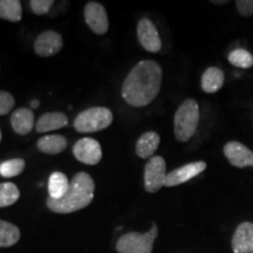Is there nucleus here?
I'll return each instance as SVG.
<instances>
[{"label": "nucleus", "mask_w": 253, "mask_h": 253, "mask_svg": "<svg viewBox=\"0 0 253 253\" xmlns=\"http://www.w3.org/2000/svg\"><path fill=\"white\" fill-rule=\"evenodd\" d=\"M162 68L153 60H142L131 69L122 84V97L132 107H145L160 93Z\"/></svg>", "instance_id": "f257e3e1"}, {"label": "nucleus", "mask_w": 253, "mask_h": 253, "mask_svg": "<svg viewBox=\"0 0 253 253\" xmlns=\"http://www.w3.org/2000/svg\"><path fill=\"white\" fill-rule=\"evenodd\" d=\"M95 183L87 172L73 177L67 194L61 199H47V207L55 213H72L88 207L94 198Z\"/></svg>", "instance_id": "f03ea898"}, {"label": "nucleus", "mask_w": 253, "mask_h": 253, "mask_svg": "<svg viewBox=\"0 0 253 253\" xmlns=\"http://www.w3.org/2000/svg\"><path fill=\"white\" fill-rule=\"evenodd\" d=\"M199 107L195 100L188 99L178 107L173 119V132L179 142H188L197 130Z\"/></svg>", "instance_id": "7ed1b4c3"}, {"label": "nucleus", "mask_w": 253, "mask_h": 253, "mask_svg": "<svg viewBox=\"0 0 253 253\" xmlns=\"http://www.w3.org/2000/svg\"><path fill=\"white\" fill-rule=\"evenodd\" d=\"M113 122V113L106 107H93L79 114L74 128L79 132H96L108 128Z\"/></svg>", "instance_id": "20e7f679"}, {"label": "nucleus", "mask_w": 253, "mask_h": 253, "mask_svg": "<svg viewBox=\"0 0 253 253\" xmlns=\"http://www.w3.org/2000/svg\"><path fill=\"white\" fill-rule=\"evenodd\" d=\"M157 235L156 224H153V227L145 233H126L118 240L116 250L119 253H151Z\"/></svg>", "instance_id": "39448f33"}, {"label": "nucleus", "mask_w": 253, "mask_h": 253, "mask_svg": "<svg viewBox=\"0 0 253 253\" xmlns=\"http://www.w3.org/2000/svg\"><path fill=\"white\" fill-rule=\"evenodd\" d=\"M167 164L163 157H151L144 168V188L150 194H155L164 186L167 178Z\"/></svg>", "instance_id": "423d86ee"}, {"label": "nucleus", "mask_w": 253, "mask_h": 253, "mask_svg": "<svg viewBox=\"0 0 253 253\" xmlns=\"http://www.w3.org/2000/svg\"><path fill=\"white\" fill-rule=\"evenodd\" d=\"M73 154L79 162L95 166L102 158V149L99 142L94 138L84 137L79 140L73 147Z\"/></svg>", "instance_id": "0eeeda50"}, {"label": "nucleus", "mask_w": 253, "mask_h": 253, "mask_svg": "<svg viewBox=\"0 0 253 253\" xmlns=\"http://www.w3.org/2000/svg\"><path fill=\"white\" fill-rule=\"evenodd\" d=\"M137 38L141 46L150 53H157L162 48V41L157 28L149 19H141L137 25Z\"/></svg>", "instance_id": "6e6552de"}, {"label": "nucleus", "mask_w": 253, "mask_h": 253, "mask_svg": "<svg viewBox=\"0 0 253 253\" xmlns=\"http://www.w3.org/2000/svg\"><path fill=\"white\" fill-rule=\"evenodd\" d=\"M84 20L95 34L102 36L108 31V15L103 6L99 2H88L84 7Z\"/></svg>", "instance_id": "1a4fd4ad"}, {"label": "nucleus", "mask_w": 253, "mask_h": 253, "mask_svg": "<svg viewBox=\"0 0 253 253\" xmlns=\"http://www.w3.org/2000/svg\"><path fill=\"white\" fill-rule=\"evenodd\" d=\"M205 169H207V163L203 162V161L188 163L181 168H177V169L172 170L171 172L168 173L164 186L181 185L183 183H186L190 179H192L194 177L198 176Z\"/></svg>", "instance_id": "9d476101"}, {"label": "nucleus", "mask_w": 253, "mask_h": 253, "mask_svg": "<svg viewBox=\"0 0 253 253\" xmlns=\"http://www.w3.org/2000/svg\"><path fill=\"white\" fill-rule=\"evenodd\" d=\"M62 37L58 32L46 31L41 33L34 41V52L39 56H52L58 54L62 48Z\"/></svg>", "instance_id": "9b49d317"}, {"label": "nucleus", "mask_w": 253, "mask_h": 253, "mask_svg": "<svg viewBox=\"0 0 253 253\" xmlns=\"http://www.w3.org/2000/svg\"><path fill=\"white\" fill-rule=\"evenodd\" d=\"M224 155L231 166L237 168H246L253 166V151L246 145L237 141H231L224 145Z\"/></svg>", "instance_id": "f8f14e48"}, {"label": "nucleus", "mask_w": 253, "mask_h": 253, "mask_svg": "<svg viewBox=\"0 0 253 253\" xmlns=\"http://www.w3.org/2000/svg\"><path fill=\"white\" fill-rule=\"evenodd\" d=\"M232 251L235 253H252L253 252V224L244 221L239 224L232 240H231Z\"/></svg>", "instance_id": "ddd939ff"}, {"label": "nucleus", "mask_w": 253, "mask_h": 253, "mask_svg": "<svg viewBox=\"0 0 253 253\" xmlns=\"http://www.w3.org/2000/svg\"><path fill=\"white\" fill-rule=\"evenodd\" d=\"M68 125V118L66 114L53 112L46 113L41 115L36 125V130L38 132H48L53 130H58Z\"/></svg>", "instance_id": "4468645a"}, {"label": "nucleus", "mask_w": 253, "mask_h": 253, "mask_svg": "<svg viewBox=\"0 0 253 253\" xmlns=\"http://www.w3.org/2000/svg\"><path fill=\"white\" fill-rule=\"evenodd\" d=\"M161 137L157 132L155 131H147L138 138L137 143H136V154L138 157L147 158L154 157L153 155L156 153L158 149V145H160Z\"/></svg>", "instance_id": "2eb2a0df"}, {"label": "nucleus", "mask_w": 253, "mask_h": 253, "mask_svg": "<svg viewBox=\"0 0 253 253\" xmlns=\"http://www.w3.org/2000/svg\"><path fill=\"white\" fill-rule=\"evenodd\" d=\"M11 125L19 135H27L34 126L33 112L28 108H19L12 114Z\"/></svg>", "instance_id": "dca6fc26"}, {"label": "nucleus", "mask_w": 253, "mask_h": 253, "mask_svg": "<svg viewBox=\"0 0 253 253\" xmlns=\"http://www.w3.org/2000/svg\"><path fill=\"white\" fill-rule=\"evenodd\" d=\"M224 73L218 67H209L202 75V89L208 94L217 93L224 84Z\"/></svg>", "instance_id": "f3484780"}, {"label": "nucleus", "mask_w": 253, "mask_h": 253, "mask_svg": "<svg viewBox=\"0 0 253 253\" xmlns=\"http://www.w3.org/2000/svg\"><path fill=\"white\" fill-rule=\"evenodd\" d=\"M38 148L43 154L58 155L67 147V140L62 135H47L38 141Z\"/></svg>", "instance_id": "a211bd4d"}, {"label": "nucleus", "mask_w": 253, "mask_h": 253, "mask_svg": "<svg viewBox=\"0 0 253 253\" xmlns=\"http://www.w3.org/2000/svg\"><path fill=\"white\" fill-rule=\"evenodd\" d=\"M69 184L71 182L68 181L67 176L62 172H53L49 176L48 181V192L49 197L52 199H61L63 196L67 194Z\"/></svg>", "instance_id": "6ab92c4d"}, {"label": "nucleus", "mask_w": 253, "mask_h": 253, "mask_svg": "<svg viewBox=\"0 0 253 253\" xmlns=\"http://www.w3.org/2000/svg\"><path fill=\"white\" fill-rule=\"evenodd\" d=\"M23 17V7L19 0H0V18L8 21H19Z\"/></svg>", "instance_id": "aec40b11"}, {"label": "nucleus", "mask_w": 253, "mask_h": 253, "mask_svg": "<svg viewBox=\"0 0 253 253\" xmlns=\"http://www.w3.org/2000/svg\"><path fill=\"white\" fill-rule=\"evenodd\" d=\"M20 238V231L13 224L0 220V248H8L17 244Z\"/></svg>", "instance_id": "412c9836"}, {"label": "nucleus", "mask_w": 253, "mask_h": 253, "mask_svg": "<svg viewBox=\"0 0 253 253\" xmlns=\"http://www.w3.org/2000/svg\"><path fill=\"white\" fill-rule=\"evenodd\" d=\"M19 197H20V192L14 183L6 182L0 184V208L13 205Z\"/></svg>", "instance_id": "4be33fe9"}, {"label": "nucleus", "mask_w": 253, "mask_h": 253, "mask_svg": "<svg viewBox=\"0 0 253 253\" xmlns=\"http://www.w3.org/2000/svg\"><path fill=\"white\" fill-rule=\"evenodd\" d=\"M227 60L231 65L238 68L248 69L253 66V55L249 50L243 48H237L230 52Z\"/></svg>", "instance_id": "5701e85b"}, {"label": "nucleus", "mask_w": 253, "mask_h": 253, "mask_svg": "<svg viewBox=\"0 0 253 253\" xmlns=\"http://www.w3.org/2000/svg\"><path fill=\"white\" fill-rule=\"evenodd\" d=\"M25 167H26V163L21 158L8 160L0 164V175L2 177H7V178L15 177L24 171Z\"/></svg>", "instance_id": "b1692460"}, {"label": "nucleus", "mask_w": 253, "mask_h": 253, "mask_svg": "<svg viewBox=\"0 0 253 253\" xmlns=\"http://www.w3.org/2000/svg\"><path fill=\"white\" fill-rule=\"evenodd\" d=\"M15 103L14 97L7 91H0V116L6 115L13 109Z\"/></svg>", "instance_id": "393cba45"}, {"label": "nucleus", "mask_w": 253, "mask_h": 253, "mask_svg": "<svg viewBox=\"0 0 253 253\" xmlns=\"http://www.w3.org/2000/svg\"><path fill=\"white\" fill-rule=\"evenodd\" d=\"M32 11L37 15H43L49 11L52 7V0H32L30 2Z\"/></svg>", "instance_id": "a878e982"}, {"label": "nucleus", "mask_w": 253, "mask_h": 253, "mask_svg": "<svg viewBox=\"0 0 253 253\" xmlns=\"http://www.w3.org/2000/svg\"><path fill=\"white\" fill-rule=\"evenodd\" d=\"M236 6L239 14L243 17L253 15V0H237Z\"/></svg>", "instance_id": "bb28decb"}, {"label": "nucleus", "mask_w": 253, "mask_h": 253, "mask_svg": "<svg viewBox=\"0 0 253 253\" xmlns=\"http://www.w3.org/2000/svg\"><path fill=\"white\" fill-rule=\"evenodd\" d=\"M39 106H40V102L38 100H32L31 101V107H32V108L37 109Z\"/></svg>", "instance_id": "cd10ccee"}, {"label": "nucleus", "mask_w": 253, "mask_h": 253, "mask_svg": "<svg viewBox=\"0 0 253 253\" xmlns=\"http://www.w3.org/2000/svg\"><path fill=\"white\" fill-rule=\"evenodd\" d=\"M213 4H226V0H224V1H223V0H221V1H216V0H213Z\"/></svg>", "instance_id": "c85d7f7f"}, {"label": "nucleus", "mask_w": 253, "mask_h": 253, "mask_svg": "<svg viewBox=\"0 0 253 253\" xmlns=\"http://www.w3.org/2000/svg\"><path fill=\"white\" fill-rule=\"evenodd\" d=\"M0 141H1V131H0Z\"/></svg>", "instance_id": "c756f323"}, {"label": "nucleus", "mask_w": 253, "mask_h": 253, "mask_svg": "<svg viewBox=\"0 0 253 253\" xmlns=\"http://www.w3.org/2000/svg\"><path fill=\"white\" fill-rule=\"evenodd\" d=\"M252 253H253V252H252Z\"/></svg>", "instance_id": "7c9ffc66"}]
</instances>
